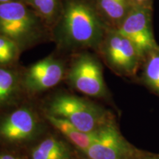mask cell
<instances>
[{"label": "cell", "mask_w": 159, "mask_h": 159, "mask_svg": "<svg viewBox=\"0 0 159 159\" xmlns=\"http://www.w3.org/2000/svg\"><path fill=\"white\" fill-rule=\"evenodd\" d=\"M132 7L130 0H99V7L112 22H122Z\"/></svg>", "instance_id": "cell-13"}, {"label": "cell", "mask_w": 159, "mask_h": 159, "mask_svg": "<svg viewBox=\"0 0 159 159\" xmlns=\"http://www.w3.org/2000/svg\"><path fill=\"white\" fill-rule=\"evenodd\" d=\"M150 0H130L131 5H148Z\"/></svg>", "instance_id": "cell-18"}, {"label": "cell", "mask_w": 159, "mask_h": 159, "mask_svg": "<svg viewBox=\"0 0 159 159\" xmlns=\"http://www.w3.org/2000/svg\"><path fill=\"white\" fill-rule=\"evenodd\" d=\"M31 159H71V152L62 141L49 137L33 149Z\"/></svg>", "instance_id": "cell-12"}, {"label": "cell", "mask_w": 159, "mask_h": 159, "mask_svg": "<svg viewBox=\"0 0 159 159\" xmlns=\"http://www.w3.org/2000/svg\"><path fill=\"white\" fill-rule=\"evenodd\" d=\"M140 159H159L158 156H146L144 158H142Z\"/></svg>", "instance_id": "cell-19"}, {"label": "cell", "mask_w": 159, "mask_h": 159, "mask_svg": "<svg viewBox=\"0 0 159 159\" xmlns=\"http://www.w3.org/2000/svg\"><path fill=\"white\" fill-rule=\"evenodd\" d=\"M105 54L111 66L125 75L134 74L142 57L134 43L116 30L108 33Z\"/></svg>", "instance_id": "cell-7"}, {"label": "cell", "mask_w": 159, "mask_h": 159, "mask_svg": "<svg viewBox=\"0 0 159 159\" xmlns=\"http://www.w3.org/2000/svg\"><path fill=\"white\" fill-rule=\"evenodd\" d=\"M68 79L73 88L83 94L94 97L105 96L106 89L102 67L90 55H82L75 60Z\"/></svg>", "instance_id": "cell-5"}, {"label": "cell", "mask_w": 159, "mask_h": 159, "mask_svg": "<svg viewBox=\"0 0 159 159\" xmlns=\"http://www.w3.org/2000/svg\"><path fill=\"white\" fill-rule=\"evenodd\" d=\"M57 35L67 47H96L102 41L103 26L89 4L70 0L66 5L60 21Z\"/></svg>", "instance_id": "cell-1"}, {"label": "cell", "mask_w": 159, "mask_h": 159, "mask_svg": "<svg viewBox=\"0 0 159 159\" xmlns=\"http://www.w3.org/2000/svg\"><path fill=\"white\" fill-rule=\"evenodd\" d=\"M47 118L57 130L64 136L71 144L81 150L83 152L94 143L97 139L98 130L86 133L80 130L65 119L47 114Z\"/></svg>", "instance_id": "cell-10"}, {"label": "cell", "mask_w": 159, "mask_h": 159, "mask_svg": "<svg viewBox=\"0 0 159 159\" xmlns=\"http://www.w3.org/2000/svg\"><path fill=\"white\" fill-rule=\"evenodd\" d=\"M12 1H15V0H0V4L9 2H12Z\"/></svg>", "instance_id": "cell-20"}, {"label": "cell", "mask_w": 159, "mask_h": 159, "mask_svg": "<svg viewBox=\"0 0 159 159\" xmlns=\"http://www.w3.org/2000/svg\"><path fill=\"white\" fill-rule=\"evenodd\" d=\"M116 30L134 43L142 57L158 47L152 33L148 4L132 6Z\"/></svg>", "instance_id": "cell-4"}, {"label": "cell", "mask_w": 159, "mask_h": 159, "mask_svg": "<svg viewBox=\"0 0 159 159\" xmlns=\"http://www.w3.org/2000/svg\"><path fill=\"white\" fill-rule=\"evenodd\" d=\"M19 89L16 73L6 66L0 65V110L7 108L14 102Z\"/></svg>", "instance_id": "cell-11"}, {"label": "cell", "mask_w": 159, "mask_h": 159, "mask_svg": "<svg viewBox=\"0 0 159 159\" xmlns=\"http://www.w3.org/2000/svg\"><path fill=\"white\" fill-rule=\"evenodd\" d=\"M0 159H22L5 151H0Z\"/></svg>", "instance_id": "cell-17"}, {"label": "cell", "mask_w": 159, "mask_h": 159, "mask_svg": "<svg viewBox=\"0 0 159 159\" xmlns=\"http://www.w3.org/2000/svg\"><path fill=\"white\" fill-rule=\"evenodd\" d=\"M84 152L89 159H126L130 148L114 124L109 122L99 129L94 143Z\"/></svg>", "instance_id": "cell-8"}, {"label": "cell", "mask_w": 159, "mask_h": 159, "mask_svg": "<svg viewBox=\"0 0 159 159\" xmlns=\"http://www.w3.org/2000/svg\"><path fill=\"white\" fill-rule=\"evenodd\" d=\"M63 75V63L53 57H47L30 67L25 73L24 84L31 92H40L58 84Z\"/></svg>", "instance_id": "cell-9"}, {"label": "cell", "mask_w": 159, "mask_h": 159, "mask_svg": "<svg viewBox=\"0 0 159 159\" xmlns=\"http://www.w3.org/2000/svg\"><path fill=\"white\" fill-rule=\"evenodd\" d=\"M34 114L27 108H20L0 116V142L17 144L33 139L38 132Z\"/></svg>", "instance_id": "cell-6"}, {"label": "cell", "mask_w": 159, "mask_h": 159, "mask_svg": "<svg viewBox=\"0 0 159 159\" xmlns=\"http://www.w3.org/2000/svg\"><path fill=\"white\" fill-rule=\"evenodd\" d=\"M20 47L14 41L0 35V65L7 66L17 58Z\"/></svg>", "instance_id": "cell-15"}, {"label": "cell", "mask_w": 159, "mask_h": 159, "mask_svg": "<svg viewBox=\"0 0 159 159\" xmlns=\"http://www.w3.org/2000/svg\"><path fill=\"white\" fill-rule=\"evenodd\" d=\"M49 114L66 120L83 132L98 130L110 122L102 109L72 95L55 97L49 106Z\"/></svg>", "instance_id": "cell-2"}, {"label": "cell", "mask_w": 159, "mask_h": 159, "mask_svg": "<svg viewBox=\"0 0 159 159\" xmlns=\"http://www.w3.org/2000/svg\"><path fill=\"white\" fill-rule=\"evenodd\" d=\"M39 14L47 20L53 19L56 14L58 0H27Z\"/></svg>", "instance_id": "cell-16"}, {"label": "cell", "mask_w": 159, "mask_h": 159, "mask_svg": "<svg viewBox=\"0 0 159 159\" xmlns=\"http://www.w3.org/2000/svg\"><path fill=\"white\" fill-rule=\"evenodd\" d=\"M39 31V19L25 4L17 0L0 4V35L21 48L35 41Z\"/></svg>", "instance_id": "cell-3"}, {"label": "cell", "mask_w": 159, "mask_h": 159, "mask_svg": "<svg viewBox=\"0 0 159 159\" xmlns=\"http://www.w3.org/2000/svg\"><path fill=\"white\" fill-rule=\"evenodd\" d=\"M144 69L145 82L159 95V47L148 53Z\"/></svg>", "instance_id": "cell-14"}]
</instances>
